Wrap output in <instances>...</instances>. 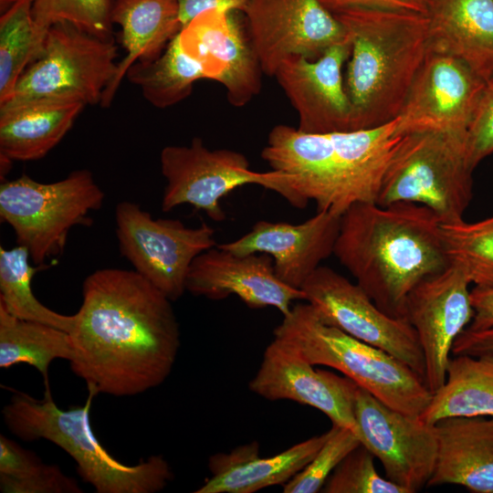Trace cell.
Instances as JSON below:
<instances>
[{"label": "cell", "mask_w": 493, "mask_h": 493, "mask_svg": "<svg viewBox=\"0 0 493 493\" xmlns=\"http://www.w3.org/2000/svg\"><path fill=\"white\" fill-rule=\"evenodd\" d=\"M470 299L474 315L467 328L482 330L493 326V285L475 286L470 291Z\"/></svg>", "instance_id": "obj_42"}, {"label": "cell", "mask_w": 493, "mask_h": 493, "mask_svg": "<svg viewBox=\"0 0 493 493\" xmlns=\"http://www.w3.org/2000/svg\"><path fill=\"white\" fill-rule=\"evenodd\" d=\"M312 365L341 372L388 406L420 416L432 392L423 378L384 351L324 323L308 302L293 305L274 330Z\"/></svg>", "instance_id": "obj_6"}, {"label": "cell", "mask_w": 493, "mask_h": 493, "mask_svg": "<svg viewBox=\"0 0 493 493\" xmlns=\"http://www.w3.org/2000/svg\"><path fill=\"white\" fill-rule=\"evenodd\" d=\"M248 2L249 0H177L182 28L206 11L244 12Z\"/></svg>", "instance_id": "obj_40"}, {"label": "cell", "mask_w": 493, "mask_h": 493, "mask_svg": "<svg viewBox=\"0 0 493 493\" xmlns=\"http://www.w3.org/2000/svg\"><path fill=\"white\" fill-rule=\"evenodd\" d=\"M470 284L460 269L449 266L421 280L406 297L404 316L417 334L425 382L432 393L444 383L453 345L473 319Z\"/></svg>", "instance_id": "obj_16"}, {"label": "cell", "mask_w": 493, "mask_h": 493, "mask_svg": "<svg viewBox=\"0 0 493 493\" xmlns=\"http://www.w3.org/2000/svg\"><path fill=\"white\" fill-rule=\"evenodd\" d=\"M429 47L493 75V0H428Z\"/></svg>", "instance_id": "obj_24"}, {"label": "cell", "mask_w": 493, "mask_h": 493, "mask_svg": "<svg viewBox=\"0 0 493 493\" xmlns=\"http://www.w3.org/2000/svg\"><path fill=\"white\" fill-rule=\"evenodd\" d=\"M42 47L32 17L31 0H16L0 19V104L12 95Z\"/></svg>", "instance_id": "obj_31"}, {"label": "cell", "mask_w": 493, "mask_h": 493, "mask_svg": "<svg viewBox=\"0 0 493 493\" xmlns=\"http://www.w3.org/2000/svg\"><path fill=\"white\" fill-rule=\"evenodd\" d=\"M169 299L135 270L100 268L82 285L69 331L72 372L99 393L131 396L162 384L180 348Z\"/></svg>", "instance_id": "obj_1"}, {"label": "cell", "mask_w": 493, "mask_h": 493, "mask_svg": "<svg viewBox=\"0 0 493 493\" xmlns=\"http://www.w3.org/2000/svg\"><path fill=\"white\" fill-rule=\"evenodd\" d=\"M406 134L398 118L365 130L309 133L280 124L261 152L271 170L293 177L298 208L341 215L357 203H376L383 179Z\"/></svg>", "instance_id": "obj_3"}, {"label": "cell", "mask_w": 493, "mask_h": 493, "mask_svg": "<svg viewBox=\"0 0 493 493\" xmlns=\"http://www.w3.org/2000/svg\"><path fill=\"white\" fill-rule=\"evenodd\" d=\"M185 288L194 296L213 300L236 295L251 309L273 307L283 316L295 300H305L301 289L286 285L276 276L268 255H238L218 245L194 258Z\"/></svg>", "instance_id": "obj_19"}, {"label": "cell", "mask_w": 493, "mask_h": 493, "mask_svg": "<svg viewBox=\"0 0 493 493\" xmlns=\"http://www.w3.org/2000/svg\"><path fill=\"white\" fill-rule=\"evenodd\" d=\"M332 14L350 8H373L427 14L428 0H320Z\"/></svg>", "instance_id": "obj_39"}, {"label": "cell", "mask_w": 493, "mask_h": 493, "mask_svg": "<svg viewBox=\"0 0 493 493\" xmlns=\"http://www.w3.org/2000/svg\"><path fill=\"white\" fill-rule=\"evenodd\" d=\"M493 355V326L482 330L467 328L456 340L452 355Z\"/></svg>", "instance_id": "obj_41"}, {"label": "cell", "mask_w": 493, "mask_h": 493, "mask_svg": "<svg viewBox=\"0 0 493 493\" xmlns=\"http://www.w3.org/2000/svg\"><path fill=\"white\" fill-rule=\"evenodd\" d=\"M360 445V439L353 431L332 424L325 443L310 462L283 485V492L316 493L321 491L337 466Z\"/></svg>", "instance_id": "obj_34"}, {"label": "cell", "mask_w": 493, "mask_h": 493, "mask_svg": "<svg viewBox=\"0 0 493 493\" xmlns=\"http://www.w3.org/2000/svg\"><path fill=\"white\" fill-rule=\"evenodd\" d=\"M73 345L68 332L56 327L19 319L0 306V367L18 363L35 367L49 387L48 369L56 359L70 361Z\"/></svg>", "instance_id": "obj_29"}, {"label": "cell", "mask_w": 493, "mask_h": 493, "mask_svg": "<svg viewBox=\"0 0 493 493\" xmlns=\"http://www.w3.org/2000/svg\"><path fill=\"white\" fill-rule=\"evenodd\" d=\"M465 135L441 131L408 133L382 182L376 204L408 202L432 210L441 223L463 219L473 197Z\"/></svg>", "instance_id": "obj_7"}, {"label": "cell", "mask_w": 493, "mask_h": 493, "mask_svg": "<svg viewBox=\"0 0 493 493\" xmlns=\"http://www.w3.org/2000/svg\"><path fill=\"white\" fill-rule=\"evenodd\" d=\"M160 162L166 179L162 198L163 212L190 205L213 221L221 222L226 219L221 200L247 184L273 191L292 206L297 205L289 185L292 175L273 170L255 172L243 153L228 149L211 150L198 137L189 145L165 146Z\"/></svg>", "instance_id": "obj_10"}, {"label": "cell", "mask_w": 493, "mask_h": 493, "mask_svg": "<svg viewBox=\"0 0 493 493\" xmlns=\"http://www.w3.org/2000/svg\"><path fill=\"white\" fill-rule=\"evenodd\" d=\"M86 403L68 410L54 402L50 388L41 400L14 392L3 410L9 431L23 441L46 439L67 452L76 462L82 480L97 493H155L173 480L168 462L160 455L134 466L114 458L100 443L91 427L90 410L98 391L88 386Z\"/></svg>", "instance_id": "obj_5"}, {"label": "cell", "mask_w": 493, "mask_h": 493, "mask_svg": "<svg viewBox=\"0 0 493 493\" xmlns=\"http://www.w3.org/2000/svg\"><path fill=\"white\" fill-rule=\"evenodd\" d=\"M341 215L317 214L299 224L260 220L241 237L218 246L238 255L271 257L276 276L299 288L307 278L333 255Z\"/></svg>", "instance_id": "obj_21"}, {"label": "cell", "mask_w": 493, "mask_h": 493, "mask_svg": "<svg viewBox=\"0 0 493 493\" xmlns=\"http://www.w3.org/2000/svg\"><path fill=\"white\" fill-rule=\"evenodd\" d=\"M353 411L358 438L380 460L386 477L407 493L427 486L437 458L435 425L393 409L360 386Z\"/></svg>", "instance_id": "obj_13"}, {"label": "cell", "mask_w": 493, "mask_h": 493, "mask_svg": "<svg viewBox=\"0 0 493 493\" xmlns=\"http://www.w3.org/2000/svg\"><path fill=\"white\" fill-rule=\"evenodd\" d=\"M111 0H31L35 28L44 43L48 29L70 24L104 39L111 37Z\"/></svg>", "instance_id": "obj_33"}, {"label": "cell", "mask_w": 493, "mask_h": 493, "mask_svg": "<svg viewBox=\"0 0 493 493\" xmlns=\"http://www.w3.org/2000/svg\"><path fill=\"white\" fill-rule=\"evenodd\" d=\"M180 36L184 48L205 65L209 79L225 87L230 104L243 107L260 92L263 71L235 12H204Z\"/></svg>", "instance_id": "obj_20"}, {"label": "cell", "mask_w": 493, "mask_h": 493, "mask_svg": "<svg viewBox=\"0 0 493 493\" xmlns=\"http://www.w3.org/2000/svg\"><path fill=\"white\" fill-rule=\"evenodd\" d=\"M351 54L348 39L316 59L291 57L274 77L299 114L298 129L309 133L351 131V106L342 67Z\"/></svg>", "instance_id": "obj_18"}, {"label": "cell", "mask_w": 493, "mask_h": 493, "mask_svg": "<svg viewBox=\"0 0 493 493\" xmlns=\"http://www.w3.org/2000/svg\"><path fill=\"white\" fill-rule=\"evenodd\" d=\"M249 389L269 400H290L322 412L332 424L357 435L354 398L358 385L346 376L315 369L293 347L275 338L266 348ZM358 436V435H357Z\"/></svg>", "instance_id": "obj_17"}, {"label": "cell", "mask_w": 493, "mask_h": 493, "mask_svg": "<svg viewBox=\"0 0 493 493\" xmlns=\"http://www.w3.org/2000/svg\"><path fill=\"white\" fill-rule=\"evenodd\" d=\"M334 16L351 43L344 85L352 131L396 119L430 45L425 15L350 8Z\"/></svg>", "instance_id": "obj_4"}, {"label": "cell", "mask_w": 493, "mask_h": 493, "mask_svg": "<svg viewBox=\"0 0 493 493\" xmlns=\"http://www.w3.org/2000/svg\"><path fill=\"white\" fill-rule=\"evenodd\" d=\"M117 47L70 24L52 26L40 55L24 71L0 112L37 101L100 104L117 72Z\"/></svg>", "instance_id": "obj_9"}, {"label": "cell", "mask_w": 493, "mask_h": 493, "mask_svg": "<svg viewBox=\"0 0 493 493\" xmlns=\"http://www.w3.org/2000/svg\"><path fill=\"white\" fill-rule=\"evenodd\" d=\"M105 194L88 170H78L54 183L26 174L2 182L0 217L13 229L35 265L61 255L69 231L91 226L89 214L101 208Z\"/></svg>", "instance_id": "obj_8"}, {"label": "cell", "mask_w": 493, "mask_h": 493, "mask_svg": "<svg viewBox=\"0 0 493 493\" xmlns=\"http://www.w3.org/2000/svg\"><path fill=\"white\" fill-rule=\"evenodd\" d=\"M484 84L464 61L429 47L397 117L402 131L466 136Z\"/></svg>", "instance_id": "obj_15"}, {"label": "cell", "mask_w": 493, "mask_h": 493, "mask_svg": "<svg viewBox=\"0 0 493 493\" xmlns=\"http://www.w3.org/2000/svg\"><path fill=\"white\" fill-rule=\"evenodd\" d=\"M440 223L414 203H357L341 215L333 255L383 312L405 319L409 292L449 267Z\"/></svg>", "instance_id": "obj_2"}, {"label": "cell", "mask_w": 493, "mask_h": 493, "mask_svg": "<svg viewBox=\"0 0 493 493\" xmlns=\"http://www.w3.org/2000/svg\"><path fill=\"white\" fill-rule=\"evenodd\" d=\"M111 22L121 28L125 57L106 88L100 106L109 107L128 69L138 61H152L182 30L177 0H117Z\"/></svg>", "instance_id": "obj_25"}, {"label": "cell", "mask_w": 493, "mask_h": 493, "mask_svg": "<svg viewBox=\"0 0 493 493\" xmlns=\"http://www.w3.org/2000/svg\"><path fill=\"white\" fill-rule=\"evenodd\" d=\"M84 107L77 101H37L0 112L1 161L43 158L63 139Z\"/></svg>", "instance_id": "obj_26"}, {"label": "cell", "mask_w": 493, "mask_h": 493, "mask_svg": "<svg viewBox=\"0 0 493 493\" xmlns=\"http://www.w3.org/2000/svg\"><path fill=\"white\" fill-rule=\"evenodd\" d=\"M300 289L324 323L391 354L425 381L423 351L406 319L383 312L357 283L329 267L320 266Z\"/></svg>", "instance_id": "obj_12"}, {"label": "cell", "mask_w": 493, "mask_h": 493, "mask_svg": "<svg viewBox=\"0 0 493 493\" xmlns=\"http://www.w3.org/2000/svg\"><path fill=\"white\" fill-rule=\"evenodd\" d=\"M43 465L34 452L23 448L5 435H0V475L22 478L36 472Z\"/></svg>", "instance_id": "obj_38"}, {"label": "cell", "mask_w": 493, "mask_h": 493, "mask_svg": "<svg viewBox=\"0 0 493 493\" xmlns=\"http://www.w3.org/2000/svg\"><path fill=\"white\" fill-rule=\"evenodd\" d=\"M115 222L121 255L172 301L186 291L194 258L216 246L215 229L206 223L189 227L178 219L153 218L130 201L116 205Z\"/></svg>", "instance_id": "obj_11"}, {"label": "cell", "mask_w": 493, "mask_h": 493, "mask_svg": "<svg viewBox=\"0 0 493 493\" xmlns=\"http://www.w3.org/2000/svg\"><path fill=\"white\" fill-rule=\"evenodd\" d=\"M473 416L493 417V355H452L444 383L419 417L435 425Z\"/></svg>", "instance_id": "obj_27"}, {"label": "cell", "mask_w": 493, "mask_h": 493, "mask_svg": "<svg viewBox=\"0 0 493 493\" xmlns=\"http://www.w3.org/2000/svg\"><path fill=\"white\" fill-rule=\"evenodd\" d=\"M449 266L460 269L475 286L493 285V216L473 223H440Z\"/></svg>", "instance_id": "obj_32"}, {"label": "cell", "mask_w": 493, "mask_h": 493, "mask_svg": "<svg viewBox=\"0 0 493 493\" xmlns=\"http://www.w3.org/2000/svg\"><path fill=\"white\" fill-rule=\"evenodd\" d=\"M244 13L262 71L269 76L288 58L316 59L348 40L342 24L320 0H249Z\"/></svg>", "instance_id": "obj_14"}, {"label": "cell", "mask_w": 493, "mask_h": 493, "mask_svg": "<svg viewBox=\"0 0 493 493\" xmlns=\"http://www.w3.org/2000/svg\"><path fill=\"white\" fill-rule=\"evenodd\" d=\"M0 490L4 493H80L81 488L56 465L44 464L31 475L14 478L0 475Z\"/></svg>", "instance_id": "obj_37"}, {"label": "cell", "mask_w": 493, "mask_h": 493, "mask_svg": "<svg viewBox=\"0 0 493 493\" xmlns=\"http://www.w3.org/2000/svg\"><path fill=\"white\" fill-rule=\"evenodd\" d=\"M127 79L138 86L145 100L164 109L186 99L194 83L209 79L205 65L183 47L180 32L152 61H138L128 69Z\"/></svg>", "instance_id": "obj_28"}, {"label": "cell", "mask_w": 493, "mask_h": 493, "mask_svg": "<svg viewBox=\"0 0 493 493\" xmlns=\"http://www.w3.org/2000/svg\"><path fill=\"white\" fill-rule=\"evenodd\" d=\"M28 250L0 247V306L19 319L45 323L69 333L74 315H64L42 304L34 295L32 279L41 265L30 264Z\"/></svg>", "instance_id": "obj_30"}, {"label": "cell", "mask_w": 493, "mask_h": 493, "mask_svg": "<svg viewBox=\"0 0 493 493\" xmlns=\"http://www.w3.org/2000/svg\"><path fill=\"white\" fill-rule=\"evenodd\" d=\"M465 146L467 160L472 170L493 153V75L485 80L466 132Z\"/></svg>", "instance_id": "obj_36"}, {"label": "cell", "mask_w": 493, "mask_h": 493, "mask_svg": "<svg viewBox=\"0 0 493 493\" xmlns=\"http://www.w3.org/2000/svg\"><path fill=\"white\" fill-rule=\"evenodd\" d=\"M374 456L362 444L351 451L328 477L324 493H407L379 475Z\"/></svg>", "instance_id": "obj_35"}, {"label": "cell", "mask_w": 493, "mask_h": 493, "mask_svg": "<svg viewBox=\"0 0 493 493\" xmlns=\"http://www.w3.org/2000/svg\"><path fill=\"white\" fill-rule=\"evenodd\" d=\"M437 458L427 486L493 493V417H450L435 425Z\"/></svg>", "instance_id": "obj_23"}, {"label": "cell", "mask_w": 493, "mask_h": 493, "mask_svg": "<svg viewBox=\"0 0 493 493\" xmlns=\"http://www.w3.org/2000/svg\"><path fill=\"white\" fill-rule=\"evenodd\" d=\"M330 430L299 442L268 457L259 456V445L252 442L229 453L210 456L211 477L195 493H254L284 485L301 471L329 437Z\"/></svg>", "instance_id": "obj_22"}]
</instances>
